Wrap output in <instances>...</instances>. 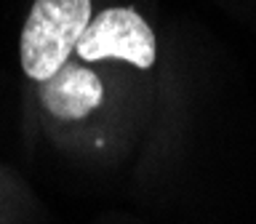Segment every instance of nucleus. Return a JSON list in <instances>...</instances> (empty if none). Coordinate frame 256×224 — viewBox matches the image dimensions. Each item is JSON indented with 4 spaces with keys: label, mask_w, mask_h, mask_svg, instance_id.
I'll return each mask as SVG.
<instances>
[{
    "label": "nucleus",
    "mask_w": 256,
    "mask_h": 224,
    "mask_svg": "<svg viewBox=\"0 0 256 224\" xmlns=\"http://www.w3.org/2000/svg\"><path fill=\"white\" fill-rule=\"evenodd\" d=\"M91 22V0H35L22 30L19 54L27 78H51L75 51Z\"/></svg>",
    "instance_id": "obj_1"
},
{
    "label": "nucleus",
    "mask_w": 256,
    "mask_h": 224,
    "mask_svg": "<svg viewBox=\"0 0 256 224\" xmlns=\"http://www.w3.org/2000/svg\"><path fill=\"white\" fill-rule=\"evenodd\" d=\"M75 51L86 62L123 59L150 70L155 64V35L134 8H107L88 22Z\"/></svg>",
    "instance_id": "obj_2"
},
{
    "label": "nucleus",
    "mask_w": 256,
    "mask_h": 224,
    "mask_svg": "<svg viewBox=\"0 0 256 224\" xmlns=\"http://www.w3.org/2000/svg\"><path fill=\"white\" fill-rule=\"evenodd\" d=\"M104 99V86L91 70L64 62L51 78L43 80L40 102L59 120H80Z\"/></svg>",
    "instance_id": "obj_3"
}]
</instances>
